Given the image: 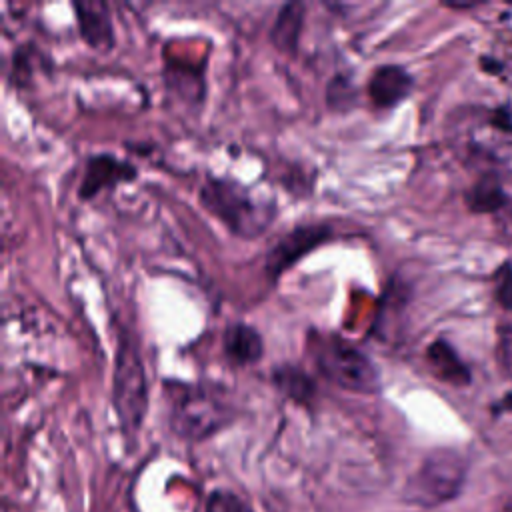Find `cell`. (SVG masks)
Here are the masks:
<instances>
[{
    "mask_svg": "<svg viewBox=\"0 0 512 512\" xmlns=\"http://www.w3.org/2000/svg\"><path fill=\"white\" fill-rule=\"evenodd\" d=\"M168 388V422L184 440H206L234 420V408L220 386L172 382Z\"/></svg>",
    "mask_w": 512,
    "mask_h": 512,
    "instance_id": "cell-1",
    "label": "cell"
},
{
    "mask_svg": "<svg viewBox=\"0 0 512 512\" xmlns=\"http://www.w3.org/2000/svg\"><path fill=\"white\" fill-rule=\"evenodd\" d=\"M198 200L222 226L244 240L264 234L276 216L274 204L258 200L244 184L226 176H206Z\"/></svg>",
    "mask_w": 512,
    "mask_h": 512,
    "instance_id": "cell-2",
    "label": "cell"
},
{
    "mask_svg": "<svg viewBox=\"0 0 512 512\" xmlns=\"http://www.w3.org/2000/svg\"><path fill=\"white\" fill-rule=\"evenodd\" d=\"M316 370L342 390L356 394H374L380 390V372L370 356L340 338L338 334H320L308 338Z\"/></svg>",
    "mask_w": 512,
    "mask_h": 512,
    "instance_id": "cell-3",
    "label": "cell"
},
{
    "mask_svg": "<svg viewBox=\"0 0 512 512\" xmlns=\"http://www.w3.org/2000/svg\"><path fill=\"white\" fill-rule=\"evenodd\" d=\"M112 406L126 434L134 436L148 410V380L138 346L128 334L118 336L112 368Z\"/></svg>",
    "mask_w": 512,
    "mask_h": 512,
    "instance_id": "cell-4",
    "label": "cell"
},
{
    "mask_svg": "<svg viewBox=\"0 0 512 512\" xmlns=\"http://www.w3.org/2000/svg\"><path fill=\"white\" fill-rule=\"evenodd\" d=\"M466 478V462L456 450L440 448L428 454L406 484V500L418 506H438L452 500Z\"/></svg>",
    "mask_w": 512,
    "mask_h": 512,
    "instance_id": "cell-5",
    "label": "cell"
},
{
    "mask_svg": "<svg viewBox=\"0 0 512 512\" xmlns=\"http://www.w3.org/2000/svg\"><path fill=\"white\" fill-rule=\"evenodd\" d=\"M332 236L334 230L328 224H296L294 228L278 236L274 244H270L264 256V272L272 282L278 280L286 270H290L318 246L326 244Z\"/></svg>",
    "mask_w": 512,
    "mask_h": 512,
    "instance_id": "cell-6",
    "label": "cell"
},
{
    "mask_svg": "<svg viewBox=\"0 0 512 512\" xmlns=\"http://www.w3.org/2000/svg\"><path fill=\"white\" fill-rule=\"evenodd\" d=\"M136 176H138V168L132 162L106 152L94 154L84 164L78 196L82 200H90L98 196L102 190H112L120 184L134 182Z\"/></svg>",
    "mask_w": 512,
    "mask_h": 512,
    "instance_id": "cell-7",
    "label": "cell"
},
{
    "mask_svg": "<svg viewBox=\"0 0 512 512\" xmlns=\"http://www.w3.org/2000/svg\"><path fill=\"white\" fill-rule=\"evenodd\" d=\"M414 90L412 74L400 64H382L368 78L366 92L374 108L390 110L404 102Z\"/></svg>",
    "mask_w": 512,
    "mask_h": 512,
    "instance_id": "cell-8",
    "label": "cell"
},
{
    "mask_svg": "<svg viewBox=\"0 0 512 512\" xmlns=\"http://www.w3.org/2000/svg\"><path fill=\"white\" fill-rule=\"evenodd\" d=\"M80 38L98 52H110L116 44L114 24L104 2H74L72 4Z\"/></svg>",
    "mask_w": 512,
    "mask_h": 512,
    "instance_id": "cell-9",
    "label": "cell"
},
{
    "mask_svg": "<svg viewBox=\"0 0 512 512\" xmlns=\"http://www.w3.org/2000/svg\"><path fill=\"white\" fill-rule=\"evenodd\" d=\"M222 350L230 364L252 366L264 356V340L260 332L246 322H232L222 334Z\"/></svg>",
    "mask_w": 512,
    "mask_h": 512,
    "instance_id": "cell-10",
    "label": "cell"
},
{
    "mask_svg": "<svg viewBox=\"0 0 512 512\" xmlns=\"http://www.w3.org/2000/svg\"><path fill=\"white\" fill-rule=\"evenodd\" d=\"M306 6L302 2L284 4L270 28V42L282 54H294L300 44L302 28H304Z\"/></svg>",
    "mask_w": 512,
    "mask_h": 512,
    "instance_id": "cell-11",
    "label": "cell"
},
{
    "mask_svg": "<svg viewBox=\"0 0 512 512\" xmlns=\"http://www.w3.org/2000/svg\"><path fill=\"white\" fill-rule=\"evenodd\" d=\"M426 360L430 370L444 382L452 386H466L470 382V370L456 354V350L442 338L434 340L426 348Z\"/></svg>",
    "mask_w": 512,
    "mask_h": 512,
    "instance_id": "cell-12",
    "label": "cell"
},
{
    "mask_svg": "<svg viewBox=\"0 0 512 512\" xmlns=\"http://www.w3.org/2000/svg\"><path fill=\"white\" fill-rule=\"evenodd\" d=\"M270 380L274 388L292 402L308 404L316 396L314 378L296 364H280L272 370Z\"/></svg>",
    "mask_w": 512,
    "mask_h": 512,
    "instance_id": "cell-13",
    "label": "cell"
},
{
    "mask_svg": "<svg viewBox=\"0 0 512 512\" xmlns=\"http://www.w3.org/2000/svg\"><path fill=\"white\" fill-rule=\"evenodd\" d=\"M506 200L508 196L504 194L502 184L494 174L480 176L466 192L468 208L478 214H496Z\"/></svg>",
    "mask_w": 512,
    "mask_h": 512,
    "instance_id": "cell-14",
    "label": "cell"
},
{
    "mask_svg": "<svg viewBox=\"0 0 512 512\" xmlns=\"http://www.w3.org/2000/svg\"><path fill=\"white\" fill-rule=\"evenodd\" d=\"M326 106L334 112L346 114L358 104V88L348 72H336L326 84Z\"/></svg>",
    "mask_w": 512,
    "mask_h": 512,
    "instance_id": "cell-15",
    "label": "cell"
},
{
    "mask_svg": "<svg viewBox=\"0 0 512 512\" xmlns=\"http://www.w3.org/2000/svg\"><path fill=\"white\" fill-rule=\"evenodd\" d=\"M206 512H254L246 500L228 490H214L206 500Z\"/></svg>",
    "mask_w": 512,
    "mask_h": 512,
    "instance_id": "cell-16",
    "label": "cell"
},
{
    "mask_svg": "<svg viewBox=\"0 0 512 512\" xmlns=\"http://www.w3.org/2000/svg\"><path fill=\"white\" fill-rule=\"evenodd\" d=\"M496 298L502 308L512 310V266L504 264L496 274Z\"/></svg>",
    "mask_w": 512,
    "mask_h": 512,
    "instance_id": "cell-17",
    "label": "cell"
},
{
    "mask_svg": "<svg viewBox=\"0 0 512 512\" xmlns=\"http://www.w3.org/2000/svg\"><path fill=\"white\" fill-rule=\"evenodd\" d=\"M496 220V228L502 238L512 240V198H508L496 214H492Z\"/></svg>",
    "mask_w": 512,
    "mask_h": 512,
    "instance_id": "cell-18",
    "label": "cell"
},
{
    "mask_svg": "<svg viewBox=\"0 0 512 512\" xmlns=\"http://www.w3.org/2000/svg\"><path fill=\"white\" fill-rule=\"evenodd\" d=\"M500 354H502L504 366L512 370V330H504L500 338Z\"/></svg>",
    "mask_w": 512,
    "mask_h": 512,
    "instance_id": "cell-19",
    "label": "cell"
},
{
    "mask_svg": "<svg viewBox=\"0 0 512 512\" xmlns=\"http://www.w3.org/2000/svg\"><path fill=\"white\" fill-rule=\"evenodd\" d=\"M444 6L450 10H470V8H476L478 4L476 2H444Z\"/></svg>",
    "mask_w": 512,
    "mask_h": 512,
    "instance_id": "cell-20",
    "label": "cell"
},
{
    "mask_svg": "<svg viewBox=\"0 0 512 512\" xmlns=\"http://www.w3.org/2000/svg\"><path fill=\"white\" fill-rule=\"evenodd\" d=\"M504 512H512V502H510V504H506V508H504Z\"/></svg>",
    "mask_w": 512,
    "mask_h": 512,
    "instance_id": "cell-21",
    "label": "cell"
}]
</instances>
